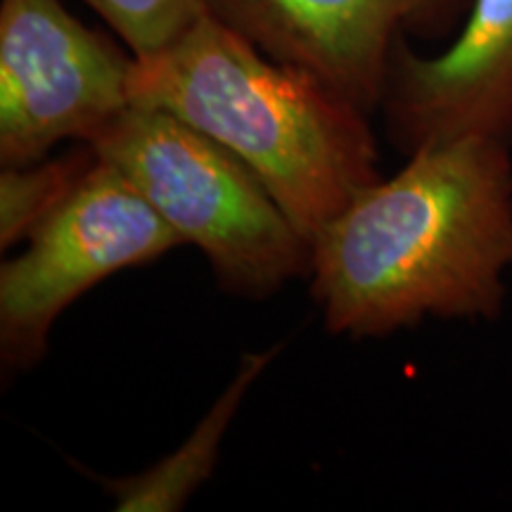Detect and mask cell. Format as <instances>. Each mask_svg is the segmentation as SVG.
Masks as SVG:
<instances>
[{"label":"cell","mask_w":512,"mask_h":512,"mask_svg":"<svg viewBox=\"0 0 512 512\" xmlns=\"http://www.w3.org/2000/svg\"><path fill=\"white\" fill-rule=\"evenodd\" d=\"M98 12L133 57L162 53L197 19L209 12L207 0H83Z\"/></svg>","instance_id":"10"},{"label":"cell","mask_w":512,"mask_h":512,"mask_svg":"<svg viewBox=\"0 0 512 512\" xmlns=\"http://www.w3.org/2000/svg\"><path fill=\"white\" fill-rule=\"evenodd\" d=\"M136 57L62 0H0V164L95 138L133 102Z\"/></svg>","instance_id":"5"},{"label":"cell","mask_w":512,"mask_h":512,"mask_svg":"<svg viewBox=\"0 0 512 512\" xmlns=\"http://www.w3.org/2000/svg\"><path fill=\"white\" fill-rule=\"evenodd\" d=\"M207 8L264 55L375 114L396 43L408 31L451 29L470 0H207Z\"/></svg>","instance_id":"6"},{"label":"cell","mask_w":512,"mask_h":512,"mask_svg":"<svg viewBox=\"0 0 512 512\" xmlns=\"http://www.w3.org/2000/svg\"><path fill=\"white\" fill-rule=\"evenodd\" d=\"M278 347L252 351L240 361L238 375L223 389L209 413L197 422L188 439L174 453L159 460L150 470L124 479H107L105 491L121 512H176L211 477L219 465V451L228 425L238 415L249 387L259 380L268 363L280 354Z\"/></svg>","instance_id":"8"},{"label":"cell","mask_w":512,"mask_h":512,"mask_svg":"<svg viewBox=\"0 0 512 512\" xmlns=\"http://www.w3.org/2000/svg\"><path fill=\"white\" fill-rule=\"evenodd\" d=\"M91 147L124 174L219 283L266 297L309 275L311 242L228 147L162 107L131 102Z\"/></svg>","instance_id":"3"},{"label":"cell","mask_w":512,"mask_h":512,"mask_svg":"<svg viewBox=\"0 0 512 512\" xmlns=\"http://www.w3.org/2000/svg\"><path fill=\"white\" fill-rule=\"evenodd\" d=\"M512 268V145L460 138L406 155L311 240V292L332 335L494 320Z\"/></svg>","instance_id":"1"},{"label":"cell","mask_w":512,"mask_h":512,"mask_svg":"<svg viewBox=\"0 0 512 512\" xmlns=\"http://www.w3.org/2000/svg\"><path fill=\"white\" fill-rule=\"evenodd\" d=\"M27 242L22 254L0 266L5 373H24L46 356L55 320L81 294L183 245L143 192L100 157Z\"/></svg>","instance_id":"4"},{"label":"cell","mask_w":512,"mask_h":512,"mask_svg":"<svg viewBox=\"0 0 512 512\" xmlns=\"http://www.w3.org/2000/svg\"><path fill=\"white\" fill-rule=\"evenodd\" d=\"M95 150L86 145L62 159H41L34 164L3 166L0 174V247L8 252L27 240L43 219H48L72 195L88 169Z\"/></svg>","instance_id":"9"},{"label":"cell","mask_w":512,"mask_h":512,"mask_svg":"<svg viewBox=\"0 0 512 512\" xmlns=\"http://www.w3.org/2000/svg\"><path fill=\"white\" fill-rule=\"evenodd\" d=\"M380 112L401 155L460 138L512 145V0H470L441 53L396 43Z\"/></svg>","instance_id":"7"},{"label":"cell","mask_w":512,"mask_h":512,"mask_svg":"<svg viewBox=\"0 0 512 512\" xmlns=\"http://www.w3.org/2000/svg\"><path fill=\"white\" fill-rule=\"evenodd\" d=\"M131 95L228 147L309 242L382 178L370 114L211 12L162 53L136 60Z\"/></svg>","instance_id":"2"}]
</instances>
